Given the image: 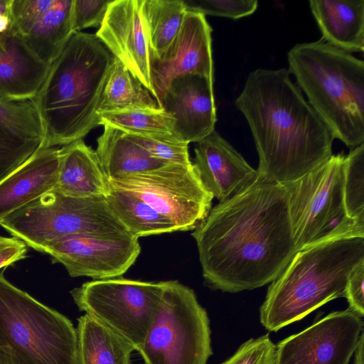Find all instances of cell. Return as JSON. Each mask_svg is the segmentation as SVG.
I'll return each mask as SVG.
<instances>
[{
	"mask_svg": "<svg viewBox=\"0 0 364 364\" xmlns=\"http://www.w3.org/2000/svg\"><path fill=\"white\" fill-rule=\"evenodd\" d=\"M99 124L108 125L129 134H173V118L164 109H134L103 112Z\"/></svg>",
	"mask_w": 364,
	"mask_h": 364,
	"instance_id": "cell-28",
	"label": "cell"
},
{
	"mask_svg": "<svg viewBox=\"0 0 364 364\" xmlns=\"http://www.w3.org/2000/svg\"><path fill=\"white\" fill-rule=\"evenodd\" d=\"M60 148H41L0 181V221L56 186Z\"/></svg>",
	"mask_w": 364,
	"mask_h": 364,
	"instance_id": "cell-19",
	"label": "cell"
},
{
	"mask_svg": "<svg viewBox=\"0 0 364 364\" xmlns=\"http://www.w3.org/2000/svg\"><path fill=\"white\" fill-rule=\"evenodd\" d=\"M62 264L72 277L94 280L119 277L134 264L141 252L139 238L126 232L100 235L77 234L56 239L41 251Z\"/></svg>",
	"mask_w": 364,
	"mask_h": 364,
	"instance_id": "cell-12",
	"label": "cell"
},
{
	"mask_svg": "<svg viewBox=\"0 0 364 364\" xmlns=\"http://www.w3.org/2000/svg\"><path fill=\"white\" fill-rule=\"evenodd\" d=\"M193 164L205 188L220 202L259 179L257 170L215 130L197 142Z\"/></svg>",
	"mask_w": 364,
	"mask_h": 364,
	"instance_id": "cell-18",
	"label": "cell"
},
{
	"mask_svg": "<svg viewBox=\"0 0 364 364\" xmlns=\"http://www.w3.org/2000/svg\"><path fill=\"white\" fill-rule=\"evenodd\" d=\"M188 11L205 15L238 19L252 14L257 0H183Z\"/></svg>",
	"mask_w": 364,
	"mask_h": 364,
	"instance_id": "cell-33",
	"label": "cell"
},
{
	"mask_svg": "<svg viewBox=\"0 0 364 364\" xmlns=\"http://www.w3.org/2000/svg\"><path fill=\"white\" fill-rule=\"evenodd\" d=\"M127 134L151 156L166 164L183 166L193 164L189 157L188 143L174 134Z\"/></svg>",
	"mask_w": 364,
	"mask_h": 364,
	"instance_id": "cell-31",
	"label": "cell"
},
{
	"mask_svg": "<svg viewBox=\"0 0 364 364\" xmlns=\"http://www.w3.org/2000/svg\"><path fill=\"white\" fill-rule=\"evenodd\" d=\"M55 189L73 198L106 197L109 193V181L97 153L82 139L60 148Z\"/></svg>",
	"mask_w": 364,
	"mask_h": 364,
	"instance_id": "cell-21",
	"label": "cell"
},
{
	"mask_svg": "<svg viewBox=\"0 0 364 364\" xmlns=\"http://www.w3.org/2000/svg\"><path fill=\"white\" fill-rule=\"evenodd\" d=\"M289 71L335 139L350 149L364 144V62L324 41L296 44Z\"/></svg>",
	"mask_w": 364,
	"mask_h": 364,
	"instance_id": "cell-5",
	"label": "cell"
},
{
	"mask_svg": "<svg viewBox=\"0 0 364 364\" xmlns=\"http://www.w3.org/2000/svg\"><path fill=\"white\" fill-rule=\"evenodd\" d=\"M345 297L349 308L360 318L364 316V261L356 264L350 272Z\"/></svg>",
	"mask_w": 364,
	"mask_h": 364,
	"instance_id": "cell-36",
	"label": "cell"
},
{
	"mask_svg": "<svg viewBox=\"0 0 364 364\" xmlns=\"http://www.w3.org/2000/svg\"><path fill=\"white\" fill-rule=\"evenodd\" d=\"M109 186L107 204L131 235L139 238L177 231L168 219L136 194L109 183Z\"/></svg>",
	"mask_w": 364,
	"mask_h": 364,
	"instance_id": "cell-25",
	"label": "cell"
},
{
	"mask_svg": "<svg viewBox=\"0 0 364 364\" xmlns=\"http://www.w3.org/2000/svg\"><path fill=\"white\" fill-rule=\"evenodd\" d=\"M259 156V179L287 183L332 155V132L291 80L287 69L251 72L235 100Z\"/></svg>",
	"mask_w": 364,
	"mask_h": 364,
	"instance_id": "cell-2",
	"label": "cell"
},
{
	"mask_svg": "<svg viewBox=\"0 0 364 364\" xmlns=\"http://www.w3.org/2000/svg\"><path fill=\"white\" fill-rule=\"evenodd\" d=\"M0 225L39 252L48 243L68 235L128 232L105 197L73 198L55 188L6 217Z\"/></svg>",
	"mask_w": 364,
	"mask_h": 364,
	"instance_id": "cell-8",
	"label": "cell"
},
{
	"mask_svg": "<svg viewBox=\"0 0 364 364\" xmlns=\"http://www.w3.org/2000/svg\"><path fill=\"white\" fill-rule=\"evenodd\" d=\"M8 32V33H9ZM7 33L0 36V52L2 50L4 44V38Z\"/></svg>",
	"mask_w": 364,
	"mask_h": 364,
	"instance_id": "cell-41",
	"label": "cell"
},
{
	"mask_svg": "<svg viewBox=\"0 0 364 364\" xmlns=\"http://www.w3.org/2000/svg\"><path fill=\"white\" fill-rule=\"evenodd\" d=\"M41 139H24L0 128V181L43 148Z\"/></svg>",
	"mask_w": 364,
	"mask_h": 364,
	"instance_id": "cell-32",
	"label": "cell"
},
{
	"mask_svg": "<svg viewBox=\"0 0 364 364\" xmlns=\"http://www.w3.org/2000/svg\"><path fill=\"white\" fill-rule=\"evenodd\" d=\"M103 127L95 151L108 179L141 173L168 164L151 156L125 132L108 125Z\"/></svg>",
	"mask_w": 364,
	"mask_h": 364,
	"instance_id": "cell-23",
	"label": "cell"
},
{
	"mask_svg": "<svg viewBox=\"0 0 364 364\" xmlns=\"http://www.w3.org/2000/svg\"><path fill=\"white\" fill-rule=\"evenodd\" d=\"M322 40L348 52L364 50L363 0H311Z\"/></svg>",
	"mask_w": 364,
	"mask_h": 364,
	"instance_id": "cell-22",
	"label": "cell"
},
{
	"mask_svg": "<svg viewBox=\"0 0 364 364\" xmlns=\"http://www.w3.org/2000/svg\"><path fill=\"white\" fill-rule=\"evenodd\" d=\"M112 1V0H73V32H80L89 27L100 28Z\"/></svg>",
	"mask_w": 364,
	"mask_h": 364,
	"instance_id": "cell-35",
	"label": "cell"
},
{
	"mask_svg": "<svg viewBox=\"0 0 364 364\" xmlns=\"http://www.w3.org/2000/svg\"><path fill=\"white\" fill-rule=\"evenodd\" d=\"M211 33L203 14L188 11L171 46L159 57L150 58L151 78L158 105L177 77L198 75L213 80Z\"/></svg>",
	"mask_w": 364,
	"mask_h": 364,
	"instance_id": "cell-14",
	"label": "cell"
},
{
	"mask_svg": "<svg viewBox=\"0 0 364 364\" xmlns=\"http://www.w3.org/2000/svg\"><path fill=\"white\" fill-rule=\"evenodd\" d=\"M193 230L205 280L230 293L272 282L299 250L285 183L258 179L211 208Z\"/></svg>",
	"mask_w": 364,
	"mask_h": 364,
	"instance_id": "cell-1",
	"label": "cell"
},
{
	"mask_svg": "<svg viewBox=\"0 0 364 364\" xmlns=\"http://www.w3.org/2000/svg\"><path fill=\"white\" fill-rule=\"evenodd\" d=\"M12 0H0V16L11 14Z\"/></svg>",
	"mask_w": 364,
	"mask_h": 364,
	"instance_id": "cell-40",
	"label": "cell"
},
{
	"mask_svg": "<svg viewBox=\"0 0 364 364\" xmlns=\"http://www.w3.org/2000/svg\"><path fill=\"white\" fill-rule=\"evenodd\" d=\"M363 344H364V334L363 332L360 334L357 346L354 350V363L353 364H363Z\"/></svg>",
	"mask_w": 364,
	"mask_h": 364,
	"instance_id": "cell-38",
	"label": "cell"
},
{
	"mask_svg": "<svg viewBox=\"0 0 364 364\" xmlns=\"http://www.w3.org/2000/svg\"><path fill=\"white\" fill-rule=\"evenodd\" d=\"M77 322V364H131V343L86 314Z\"/></svg>",
	"mask_w": 364,
	"mask_h": 364,
	"instance_id": "cell-24",
	"label": "cell"
},
{
	"mask_svg": "<svg viewBox=\"0 0 364 364\" xmlns=\"http://www.w3.org/2000/svg\"><path fill=\"white\" fill-rule=\"evenodd\" d=\"M73 0H12L11 31L50 65L74 33Z\"/></svg>",
	"mask_w": 364,
	"mask_h": 364,
	"instance_id": "cell-15",
	"label": "cell"
},
{
	"mask_svg": "<svg viewBox=\"0 0 364 364\" xmlns=\"http://www.w3.org/2000/svg\"><path fill=\"white\" fill-rule=\"evenodd\" d=\"M27 251L28 246L20 239L0 236V269L24 259Z\"/></svg>",
	"mask_w": 364,
	"mask_h": 364,
	"instance_id": "cell-37",
	"label": "cell"
},
{
	"mask_svg": "<svg viewBox=\"0 0 364 364\" xmlns=\"http://www.w3.org/2000/svg\"><path fill=\"white\" fill-rule=\"evenodd\" d=\"M346 155H332L297 180L287 183L289 210L298 250L346 237H363L364 221L349 217L343 197Z\"/></svg>",
	"mask_w": 364,
	"mask_h": 364,
	"instance_id": "cell-7",
	"label": "cell"
},
{
	"mask_svg": "<svg viewBox=\"0 0 364 364\" xmlns=\"http://www.w3.org/2000/svg\"><path fill=\"white\" fill-rule=\"evenodd\" d=\"M50 65L41 60L18 36L6 35L0 52V99L33 100Z\"/></svg>",
	"mask_w": 364,
	"mask_h": 364,
	"instance_id": "cell-20",
	"label": "cell"
},
{
	"mask_svg": "<svg viewBox=\"0 0 364 364\" xmlns=\"http://www.w3.org/2000/svg\"><path fill=\"white\" fill-rule=\"evenodd\" d=\"M0 364H18L6 348L0 345Z\"/></svg>",
	"mask_w": 364,
	"mask_h": 364,
	"instance_id": "cell-39",
	"label": "cell"
},
{
	"mask_svg": "<svg viewBox=\"0 0 364 364\" xmlns=\"http://www.w3.org/2000/svg\"><path fill=\"white\" fill-rule=\"evenodd\" d=\"M113 60L95 34H72L33 100L44 129L43 148L82 139L100 125L98 108Z\"/></svg>",
	"mask_w": 364,
	"mask_h": 364,
	"instance_id": "cell-3",
	"label": "cell"
},
{
	"mask_svg": "<svg viewBox=\"0 0 364 364\" xmlns=\"http://www.w3.org/2000/svg\"><path fill=\"white\" fill-rule=\"evenodd\" d=\"M364 261V237H346L299 250L282 273L269 285L259 318L277 331L326 303L345 297L348 277Z\"/></svg>",
	"mask_w": 364,
	"mask_h": 364,
	"instance_id": "cell-4",
	"label": "cell"
},
{
	"mask_svg": "<svg viewBox=\"0 0 364 364\" xmlns=\"http://www.w3.org/2000/svg\"><path fill=\"white\" fill-rule=\"evenodd\" d=\"M95 36L154 97L141 0H112Z\"/></svg>",
	"mask_w": 364,
	"mask_h": 364,
	"instance_id": "cell-16",
	"label": "cell"
},
{
	"mask_svg": "<svg viewBox=\"0 0 364 364\" xmlns=\"http://www.w3.org/2000/svg\"><path fill=\"white\" fill-rule=\"evenodd\" d=\"M343 197L347 215L364 221V144L346 156Z\"/></svg>",
	"mask_w": 364,
	"mask_h": 364,
	"instance_id": "cell-30",
	"label": "cell"
},
{
	"mask_svg": "<svg viewBox=\"0 0 364 364\" xmlns=\"http://www.w3.org/2000/svg\"><path fill=\"white\" fill-rule=\"evenodd\" d=\"M165 282L114 277L92 280L70 291L81 311L131 343L142 346L159 306Z\"/></svg>",
	"mask_w": 364,
	"mask_h": 364,
	"instance_id": "cell-10",
	"label": "cell"
},
{
	"mask_svg": "<svg viewBox=\"0 0 364 364\" xmlns=\"http://www.w3.org/2000/svg\"><path fill=\"white\" fill-rule=\"evenodd\" d=\"M158 105L173 118V134L188 144L200 141L215 130L213 79L198 75L177 77Z\"/></svg>",
	"mask_w": 364,
	"mask_h": 364,
	"instance_id": "cell-17",
	"label": "cell"
},
{
	"mask_svg": "<svg viewBox=\"0 0 364 364\" xmlns=\"http://www.w3.org/2000/svg\"><path fill=\"white\" fill-rule=\"evenodd\" d=\"M0 128L21 139L44 141L42 121L33 100L0 99Z\"/></svg>",
	"mask_w": 364,
	"mask_h": 364,
	"instance_id": "cell-29",
	"label": "cell"
},
{
	"mask_svg": "<svg viewBox=\"0 0 364 364\" xmlns=\"http://www.w3.org/2000/svg\"><path fill=\"white\" fill-rule=\"evenodd\" d=\"M159 108L151 92L124 64L114 57L101 96L98 114L134 109Z\"/></svg>",
	"mask_w": 364,
	"mask_h": 364,
	"instance_id": "cell-26",
	"label": "cell"
},
{
	"mask_svg": "<svg viewBox=\"0 0 364 364\" xmlns=\"http://www.w3.org/2000/svg\"><path fill=\"white\" fill-rule=\"evenodd\" d=\"M269 336L248 340L221 364H274L276 346Z\"/></svg>",
	"mask_w": 364,
	"mask_h": 364,
	"instance_id": "cell-34",
	"label": "cell"
},
{
	"mask_svg": "<svg viewBox=\"0 0 364 364\" xmlns=\"http://www.w3.org/2000/svg\"><path fill=\"white\" fill-rule=\"evenodd\" d=\"M187 7L183 0H141V14L150 58H157L179 33Z\"/></svg>",
	"mask_w": 364,
	"mask_h": 364,
	"instance_id": "cell-27",
	"label": "cell"
},
{
	"mask_svg": "<svg viewBox=\"0 0 364 364\" xmlns=\"http://www.w3.org/2000/svg\"><path fill=\"white\" fill-rule=\"evenodd\" d=\"M145 364H206L212 355L210 321L193 289L166 281L156 312L137 350Z\"/></svg>",
	"mask_w": 364,
	"mask_h": 364,
	"instance_id": "cell-9",
	"label": "cell"
},
{
	"mask_svg": "<svg viewBox=\"0 0 364 364\" xmlns=\"http://www.w3.org/2000/svg\"><path fill=\"white\" fill-rule=\"evenodd\" d=\"M0 345L18 364H77V332L64 315L0 273Z\"/></svg>",
	"mask_w": 364,
	"mask_h": 364,
	"instance_id": "cell-6",
	"label": "cell"
},
{
	"mask_svg": "<svg viewBox=\"0 0 364 364\" xmlns=\"http://www.w3.org/2000/svg\"><path fill=\"white\" fill-rule=\"evenodd\" d=\"M350 309L332 312L276 346L274 364H348L363 332Z\"/></svg>",
	"mask_w": 364,
	"mask_h": 364,
	"instance_id": "cell-13",
	"label": "cell"
},
{
	"mask_svg": "<svg viewBox=\"0 0 364 364\" xmlns=\"http://www.w3.org/2000/svg\"><path fill=\"white\" fill-rule=\"evenodd\" d=\"M130 191L168 219L177 231L192 230L209 213L213 195L193 164H166L146 172L108 179Z\"/></svg>",
	"mask_w": 364,
	"mask_h": 364,
	"instance_id": "cell-11",
	"label": "cell"
}]
</instances>
